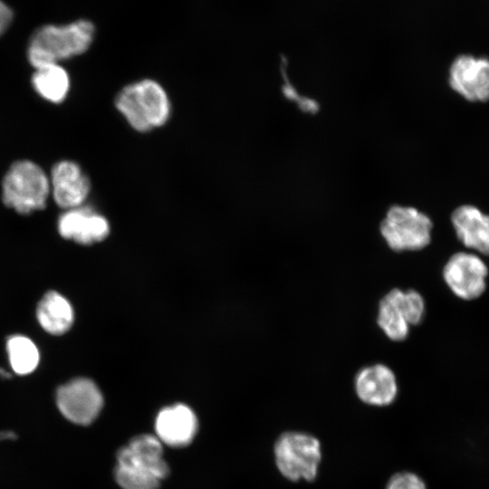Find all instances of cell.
Wrapping results in <instances>:
<instances>
[{
	"mask_svg": "<svg viewBox=\"0 0 489 489\" xmlns=\"http://www.w3.org/2000/svg\"><path fill=\"white\" fill-rule=\"evenodd\" d=\"M432 220L416 207L392 206L379 225L388 247L396 252L417 251L431 241Z\"/></svg>",
	"mask_w": 489,
	"mask_h": 489,
	"instance_id": "cell-6",
	"label": "cell"
},
{
	"mask_svg": "<svg viewBox=\"0 0 489 489\" xmlns=\"http://www.w3.org/2000/svg\"><path fill=\"white\" fill-rule=\"evenodd\" d=\"M451 222L457 239L469 250L489 255V215L472 205L456 207Z\"/></svg>",
	"mask_w": 489,
	"mask_h": 489,
	"instance_id": "cell-14",
	"label": "cell"
},
{
	"mask_svg": "<svg viewBox=\"0 0 489 489\" xmlns=\"http://www.w3.org/2000/svg\"><path fill=\"white\" fill-rule=\"evenodd\" d=\"M385 489H427L425 482L411 472L397 473L390 477Z\"/></svg>",
	"mask_w": 489,
	"mask_h": 489,
	"instance_id": "cell-20",
	"label": "cell"
},
{
	"mask_svg": "<svg viewBox=\"0 0 489 489\" xmlns=\"http://www.w3.org/2000/svg\"><path fill=\"white\" fill-rule=\"evenodd\" d=\"M404 305L409 325L420 323L425 315V300L416 290L404 291Z\"/></svg>",
	"mask_w": 489,
	"mask_h": 489,
	"instance_id": "cell-19",
	"label": "cell"
},
{
	"mask_svg": "<svg viewBox=\"0 0 489 489\" xmlns=\"http://www.w3.org/2000/svg\"><path fill=\"white\" fill-rule=\"evenodd\" d=\"M488 268L475 253L458 252L449 257L443 268V278L458 298L471 301L485 291Z\"/></svg>",
	"mask_w": 489,
	"mask_h": 489,
	"instance_id": "cell-7",
	"label": "cell"
},
{
	"mask_svg": "<svg viewBox=\"0 0 489 489\" xmlns=\"http://www.w3.org/2000/svg\"><path fill=\"white\" fill-rule=\"evenodd\" d=\"M275 463L280 473L288 480L313 481L321 459L319 440L307 433H283L274 444Z\"/></svg>",
	"mask_w": 489,
	"mask_h": 489,
	"instance_id": "cell-5",
	"label": "cell"
},
{
	"mask_svg": "<svg viewBox=\"0 0 489 489\" xmlns=\"http://www.w3.org/2000/svg\"><path fill=\"white\" fill-rule=\"evenodd\" d=\"M37 319L43 330L51 334L60 335L71 328L73 322V311L62 295L51 291L38 304Z\"/></svg>",
	"mask_w": 489,
	"mask_h": 489,
	"instance_id": "cell-16",
	"label": "cell"
},
{
	"mask_svg": "<svg viewBox=\"0 0 489 489\" xmlns=\"http://www.w3.org/2000/svg\"><path fill=\"white\" fill-rule=\"evenodd\" d=\"M0 376L7 378L10 375L6 371H5L3 369L0 368Z\"/></svg>",
	"mask_w": 489,
	"mask_h": 489,
	"instance_id": "cell-22",
	"label": "cell"
},
{
	"mask_svg": "<svg viewBox=\"0 0 489 489\" xmlns=\"http://www.w3.org/2000/svg\"><path fill=\"white\" fill-rule=\"evenodd\" d=\"M377 323L391 340L401 341L408 337L410 325L404 305V291L394 288L380 300Z\"/></svg>",
	"mask_w": 489,
	"mask_h": 489,
	"instance_id": "cell-15",
	"label": "cell"
},
{
	"mask_svg": "<svg viewBox=\"0 0 489 489\" xmlns=\"http://www.w3.org/2000/svg\"><path fill=\"white\" fill-rule=\"evenodd\" d=\"M32 83L40 96L53 103L62 102L70 87L69 76L58 63L37 68Z\"/></svg>",
	"mask_w": 489,
	"mask_h": 489,
	"instance_id": "cell-17",
	"label": "cell"
},
{
	"mask_svg": "<svg viewBox=\"0 0 489 489\" xmlns=\"http://www.w3.org/2000/svg\"><path fill=\"white\" fill-rule=\"evenodd\" d=\"M56 403L66 419L77 425L87 426L100 414L103 398L93 381L80 378L58 388Z\"/></svg>",
	"mask_w": 489,
	"mask_h": 489,
	"instance_id": "cell-8",
	"label": "cell"
},
{
	"mask_svg": "<svg viewBox=\"0 0 489 489\" xmlns=\"http://www.w3.org/2000/svg\"><path fill=\"white\" fill-rule=\"evenodd\" d=\"M9 361L14 371L19 375L31 373L39 361V352L34 343L22 335L11 337L7 341Z\"/></svg>",
	"mask_w": 489,
	"mask_h": 489,
	"instance_id": "cell-18",
	"label": "cell"
},
{
	"mask_svg": "<svg viewBox=\"0 0 489 489\" xmlns=\"http://www.w3.org/2000/svg\"><path fill=\"white\" fill-rule=\"evenodd\" d=\"M49 193L50 181L46 174L29 160L14 162L3 180V201L19 214L44 208Z\"/></svg>",
	"mask_w": 489,
	"mask_h": 489,
	"instance_id": "cell-4",
	"label": "cell"
},
{
	"mask_svg": "<svg viewBox=\"0 0 489 489\" xmlns=\"http://www.w3.org/2000/svg\"><path fill=\"white\" fill-rule=\"evenodd\" d=\"M51 183L54 201L65 209L82 206L91 190L87 175L77 163L69 160L54 165Z\"/></svg>",
	"mask_w": 489,
	"mask_h": 489,
	"instance_id": "cell-10",
	"label": "cell"
},
{
	"mask_svg": "<svg viewBox=\"0 0 489 489\" xmlns=\"http://www.w3.org/2000/svg\"><path fill=\"white\" fill-rule=\"evenodd\" d=\"M93 34V24L86 20L62 26H43L30 40L28 60L37 69L82 54L90 47Z\"/></svg>",
	"mask_w": 489,
	"mask_h": 489,
	"instance_id": "cell-3",
	"label": "cell"
},
{
	"mask_svg": "<svg viewBox=\"0 0 489 489\" xmlns=\"http://www.w3.org/2000/svg\"><path fill=\"white\" fill-rule=\"evenodd\" d=\"M12 16L11 10L0 0V34L8 27Z\"/></svg>",
	"mask_w": 489,
	"mask_h": 489,
	"instance_id": "cell-21",
	"label": "cell"
},
{
	"mask_svg": "<svg viewBox=\"0 0 489 489\" xmlns=\"http://www.w3.org/2000/svg\"><path fill=\"white\" fill-rule=\"evenodd\" d=\"M448 83L467 101H488L489 58L468 53L456 56L449 67Z\"/></svg>",
	"mask_w": 489,
	"mask_h": 489,
	"instance_id": "cell-9",
	"label": "cell"
},
{
	"mask_svg": "<svg viewBox=\"0 0 489 489\" xmlns=\"http://www.w3.org/2000/svg\"><path fill=\"white\" fill-rule=\"evenodd\" d=\"M60 235L82 244L103 240L110 232L108 220L91 207L80 206L67 209L58 221Z\"/></svg>",
	"mask_w": 489,
	"mask_h": 489,
	"instance_id": "cell-11",
	"label": "cell"
},
{
	"mask_svg": "<svg viewBox=\"0 0 489 489\" xmlns=\"http://www.w3.org/2000/svg\"><path fill=\"white\" fill-rule=\"evenodd\" d=\"M116 456L114 476L122 489H158L160 481L169 474L162 443L149 434L131 438Z\"/></svg>",
	"mask_w": 489,
	"mask_h": 489,
	"instance_id": "cell-1",
	"label": "cell"
},
{
	"mask_svg": "<svg viewBox=\"0 0 489 489\" xmlns=\"http://www.w3.org/2000/svg\"><path fill=\"white\" fill-rule=\"evenodd\" d=\"M115 107L129 125L139 132L163 126L171 114L167 91L151 79H143L123 87L116 96Z\"/></svg>",
	"mask_w": 489,
	"mask_h": 489,
	"instance_id": "cell-2",
	"label": "cell"
},
{
	"mask_svg": "<svg viewBox=\"0 0 489 489\" xmlns=\"http://www.w3.org/2000/svg\"><path fill=\"white\" fill-rule=\"evenodd\" d=\"M197 426L193 410L184 404H176L158 412L155 420L156 436L169 446H186L194 439Z\"/></svg>",
	"mask_w": 489,
	"mask_h": 489,
	"instance_id": "cell-13",
	"label": "cell"
},
{
	"mask_svg": "<svg viewBox=\"0 0 489 489\" xmlns=\"http://www.w3.org/2000/svg\"><path fill=\"white\" fill-rule=\"evenodd\" d=\"M354 385L358 398L370 406H388L398 395L397 378L384 364L362 368L355 376Z\"/></svg>",
	"mask_w": 489,
	"mask_h": 489,
	"instance_id": "cell-12",
	"label": "cell"
}]
</instances>
